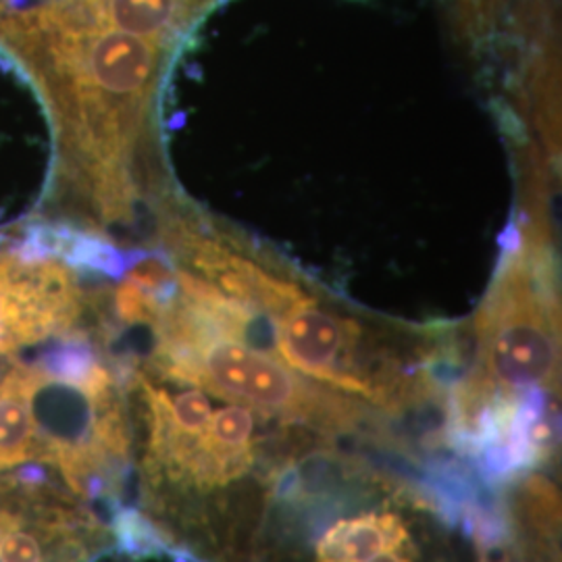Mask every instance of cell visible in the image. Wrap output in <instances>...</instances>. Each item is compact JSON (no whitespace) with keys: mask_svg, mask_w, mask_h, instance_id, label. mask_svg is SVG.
Instances as JSON below:
<instances>
[{"mask_svg":"<svg viewBox=\"0 0 562 562\" xmlns=\"http://www.w3.org/2000/svg\"><path fill=\"white\" fill-rule=\"evenodd\" d=\"M150 329V361L140 369L155 378L199 385L217 398L322 436L375 427L369 404L304 378L271 352L225 336L180 285Z\"/></svg>","mask_w":562,"mask_h":562,"instance_id":"6da1fadb","label":"cell"},{"mask_svg":"<svg viewBox=\"0 0 562 562\" xmlns=\"http://www.w3.org/2000/svg\"><path fill=\"white\" fill-rule=\"evenodd\" d=\"M542 241L522 232L473 319L475 364L464 380L490 396H559L561 313Z\"/></svg>","mask_w":562,"mask_h":562,"instance_id":"7a4b0ae2","label":"cell"},{"mask_svg":"<svg viewBox=\"0 0 562 562\" xmlns=\"http://www.w3.org/2000/svg\"><path fill=\"white\" fill-rule=\"evenodd\" d=\"M113 538L50 469L0 473V562H86Z\"/></svg>","mask_w":562,"mask_h":562,"instance_id":"3957f363","label":"cell"},{"mask_svg":"<svg viewBox=\"0 0 562 562\" xmlns=\"http://www.w3.org/2000/svg\"><path fill=\"white\" fill-rule=\"evenodd\" d=\"M83 292L71 267L0 252V357L78 331Z\"/></svg>","mask_w":562,"mask_h":562,"instance_id":"277c9868","label":"cell"},{"mask_svg":"<svg viewBox=\"0 0 562 562\" xmlns=\"http://www.w3.org/2000/svg\"><path fill=\"white\" fill-rule=\"evenodd\" d=\"M46 417L42 371L36 362H18L0 375V473L44 464Z\"/></svg>","mask_w":562,"mask_h":562,"instance_id":"5b68a950","label":"cell"},{"mask_svg":"<svg viewBox=\"0 0 562 562\" xmlns=\"http://www.w3.org/2000/svg\"><path fill=\"white\" fill-rule=\"evenodd\" d=\"M111 529L113 538L86 562H209L162 536L138 510L120 508Z\"/></svg>","mask_w":562,"mask_h":562,"instance_id":"8992f818","label":"cell"},{"mask_svg":"<svg viewBox=\"0 0 562 562\" xmlns=\"http://www.w3.org/2000/svg\"><path fill=\"white\" fill-rule=\"evenodd\" d=\"M510 0H454V25L462 41L480 42L501 21Z\"/></svg>","mask_w":562,"mask_h":562,"instance_id":"52a82bcc","label":"cell"}]
</instances>
